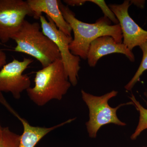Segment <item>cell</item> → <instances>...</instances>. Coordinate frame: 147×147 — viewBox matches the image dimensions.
Returning a JSON list of instances; mask_svg holds the SVG:
<instances>
[{
    "label": "cell",
    "mask_w": 147,
    "mask_h": 147,
    "mask_svg": "<svg viewBox=\"0 0 147 147\" xmlns=\"http://www.w3.org/2000/svg\"><path fill=\"white\" fill-rule=\"evenodd\" d=\"M59 7L64 18L73 32V40L69 46L73 55L87 59L90 44L101 36H112L117 42L122 43V33L119 24L111 25V21L105 16L98 18L94 24L84 23L77 19L75 13L61 1Z\"/></svg>",
    "instance_id": "cell-1"
},
{
    "label": "cell",
    "mask_w": 147,
    "mask_h": 147,
    "mask_svg": "<svg viewBox=\"0 0 147 147\" xmlns=\"http://www.w3.org/2000/svg\"><path fill=\"white\" fill-rule=\"evenodd\" d=\"M34 82V86L26 92L30 99L39 106L53 99L61 100L71 86L61 59L37 71Z\"/></svg>",
    "instance_id": "cell-2"
},
{
    "label": "cell",
    "mask_w": 147,
    "mask_h": 147,
    "mask_svg": "<svg viewBox=\"0 0 147 147\" xmlns=\"http://www.w3.org/2000/svg\"><path fill=\"white\" fill-rule=\"evenodd\" d=\"M40 28L38 22L31 23L25 20L11 39L16 44L14 51L31 56L45 67L61 59V55L57 45L40 31Z\"/></svg>",
    "instance_id": "cell-3"
},
{
    "label": "cell",
    "mask_w": 147,
    "mask_h": 147,
    "mask_svg": "<svg viewBox=\"0 0 147 147\" xmlns=\"http://www.w3.org/2000/svg\"><path fill=\"white\" fill-rule=\"evenodd\" d=\"M118 93L117 91L113 90L101 96H96L88 93L83 90H81L82 99L89 110V120L86 123V125L91 138H96L100 127L105 125L113 123L119 126L126 125L125 123L118 118L117 112L122 106L133 105V102L131 101L122 103L115 108H112L109 105L108 101L115 97Z\"/></svg>",
    "instance_id": "cell-4"
},
{
    "label": "cell",
    "mask_w": 147,
    "mask_h": 147,
    "mask_svg": "<svg viewBox=\"0 0 147 147\" xmlns=\"http://www.w3.org/2000/svg\"><path fill=\"white\" fill-rule=\"evenodd\" d=\"M47 18L48 20L43 15L40 17L42 31L57 47L69 80L75 86L78 83L81 58L73 55L69 50V46L73 38L60 30L50 18Z\"/></svg>",
    "instance_id": "cell-5"
},
{
    "label": "cell",
    "mask_w": 147,
    "mask_h": 147,
    "mask_svg": "<svg viewBox=\"0 0 147 147\" xmlns=\"http://www.w3.org/2000/svg\"><path fill=\"white\" fill-rule=\"evenodd\" d=\"M33 12L26 1L0 0V41L8 42Z\"/></svg>",
    "instance_id": "cell-6"
},
{
    "label": "cell",
    "mask_w": 147,
    "mask_h": 147,
    "mask_svg": "<svg viewBox=\"0 0 147 147\" xmlns=\"http://www.w3.org/2000/svg\"><path fill=\"white\" fill-rule=\"evenodd\" d=\"M33 62L32 59L25 58L22 61L14 59L6 64L0 70V92H9L14 98L19 99L21 93L31 87L30 77L24 72Z\"/></svg>",
    "instance_id": "cell-7"
},
{
    "label": "cell",
    "mask_w": 147,
    "mask_h": 147,
    "mask_svg": "<svg viewBox=\"0 0 147 147\" xmlns=\"http://www.w3.org/2000/svg\"><path fill=\"white\" fill-rule=\"evenodd\" d=\"M128 0L121 4H110L109 8L119 21L123 35V43L132 51L147 40V31L139 26L129 16L128 9L131 5Z\"/></svg>",
    "instance_id": "cell-8"
},
{
    "label": "cell",
    "mask_w": 147,
    "mask_h": 147,
    "mask_svg": "<svg viewBox=\"0 0 147 147\" xmlns=\"http://www.w3.org/2000/svg\"><path fill=\"white\" fill-rule=\"evenodd\" d=\"M114 53L123 54L130 61H135L132 51L123 42L119 43L112 36H105L95 39L90 44L87 57L88 64L90 67H94L100 58Z\"/></svg>",
    "instance_id": "cell-9"
},
{
    "label": "cell",
    "mask_w": 147,
    "mask_h": 147,
    "mask_svg": "<svg viewBox=\"0 0 147 147\" xmlns=\"http://www.w3.org/2000/svg\"><path fill=\"white\" fill-rule=\"evenodd\" d=\"M30 8L33 12V17L39 19L44 13L55 23L61 31L69 36H71L72 30L65 21L60 9V1L58 0H27Z\"/></svg>",
    "instance_id": "cell-10"
},
{
    "label": "cell",
    "mask_w": 147,
    "mask_h": 147,
    "mask_svg": "<svg viewBox=\"0 0 147 147\" xmlns=\"http://www.w3.org/2000/svg\"><path fill=\"white\" fill-rule=\"evenodd\" d=\"M5 107L21 121L24 127V131L21 135L20 143L18 147H35L38 142L50 131L66 124L71 122L75 119H70L64 122L50 127L33 126L30 125L26 120L20 117L8 104H7Z\"/></svg>",
    "instance_id": "cell-11"
},
{
    "label": "cell",
    "mask_w": 147,
    "mask_h": 147,
    "mask_svg": "<svg viewBox=\"0 0 147 147\" xmlns=\"http://www.w3.org/2000/svg\"><path fill=\"white\" fill-rule=\"evenodd\" d=\"M146 96L147 97V95ZM129 98L133 102V105H135L137 110L139 111L140 115L139 123L137 128L130 137L131 140H134L137 139L142 131L147 129V109L140 104L133 94H131Z\"/></svg>",
    "instance_id": "cell-12"
},
{
    "label": "cell",
    "mask_w": 147,
    "mask_h": 147,
    "mask_svg": "<svg viewBox=\"0 0 147 147\" xmlns=\"http://www.w3.org/2000/svg\"><path fill=\"white\" fill-rule=\"evenodd\" d=\"M143 53V57L139 68L130 81L125 86L127 90L130 91L139 82L143 73L147 70V40L139 46Z\"/></svg>",
    "instance_id": "cell-13"
},
{
    "label": "cell",
    "mask_w": 147,
    "mask_h": 147,
    "mask_svg": "<svg viewBox=\"0 0 147 147\" xmlns=\"http://www.w3.org/2000/svg\"><path fill=\"white\" fill-rule=\"evenodd\" d=\"M21 135L11 131L8 127H3L0 137V147H18Z\"/></svg>",
    "instance_id": "cell-14"
},
{
    "label": "cell",
    "mask_w": 147,
    "mask_h": 147,
    "mask_svg": "<svg viewBox=\"0 0 147 147\" xmlns=\"http://www.w3.org/2000/svg\"><path fill=\"white\" fill-rule=\"evenodd\" d=\"M64 2L67 5L74 6H80L83 5L86 2V0H65Z\"/></svg>",
    "instance_id": "cell-15"
},
{
    "label": "cell",
    "mask_w": 147,
    "mask_h": 147,
    "mask_svg": "<svg viewBox=\"0 0 147 147\" xmlns=\"http://www.w3.org/2000/svg\"><path fill=\"white\" fill-rule=\"evenodd\" d=\"M7 64L6 55L2 50H0V70Z\"/></svg>",
    "instance_id": "cell-16"
},
{
    "label": "cell",
    "mask_w": 147,
    "mask_h": 147,
    "mask_svg": "<svg viewBox=\"0 0 147 147\" xmlns=\"http://www.w3.org/2000/svg\"><path fill=\"white\" fill-rule=\"evenodd\" d=\"M2 127H1V124H0V137H1V134L2 133Z\"/></svg>",
    "instance_id": "cell-17"
},
{
    "label": "cell",
    "mask_w": 147,
    "mask_h": 147,
    "mask_svg": "<svg viewBox=\"0 0 147 147\" xmlns=\"http://www.w3.org/2000/svg\"></svg>",
    "instance_id": "cell-18"
}]
</instances>
